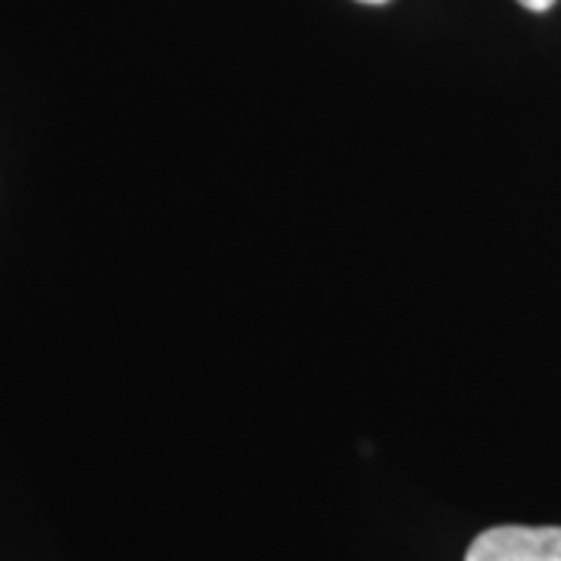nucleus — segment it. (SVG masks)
<instances>
[{
    "label": "nucleus",
    "mask_w": 561,
    "mask_h": 561,
    "mask_svg": "<svg viewBox=\"0 0 561 561\" xmlns=\"http://www.w3.org/2000/svg\"><path fill=\"white\" fill-rule=\"evenodd\" d=\"M465 561H561V527H490L471 542Z\"/></svg>",
    "instance_id": "f257e3e1"
},
{
    "label": "nucleus",
    "mask_w": 561,
    "mask_h": 561,
    "mask_svg": "<svg viewBox=\"0 0 561 561\" xmlns=\"http://www.w3.org/2000/svg\"><path fill=\"white\" fill-rule=\"evenodd\" d=\"M518 3L527 7V10H534V13H546V10H552L556 0H518Z\"/></svg>",
    "instance_id": "f03ea898"
},
{
    "label": "nucleus",
    "mask_w": 561,
    "mask_h": 561,
    "mask_svg": "<svg viewBox=\"0 0 561 561\" xmlns=\"http://www.w3.org/2000/svg\"><path fill=\"white\" fill-rule=\"evenodd\" d=\"M359 3H371V7H381V3H390V0H359Z\"/></svg>",
    "instance_id": "7ed1b4c3"
}]
</instances>
